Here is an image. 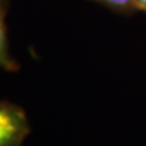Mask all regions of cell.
Listing matches in <instances>:
<instances>
[{
	"label": "cell",
	"instance_id": "obj_1",
	"mask_svg": "<svg viewBox=\"0 0 146 146\" xmlns=\"http://www.w3.org/2000/svg\"><path fill=\"white\" fill-rule=\"evenodd\" d=\"M31 130L25 110L17 104L0 100V146H22Z\"/></svg>",
	"mask_w": 146,
	"mask_h": 146
},
{
	"label": "cell",
	"instance_id": "obj_2",
	"mask_svg": "<svg viewBox=\"0 0 146 146\" xmlns=\"http://www.w3.org/2000/svg\"><path fill=\"white\" fill-rule=\"evenodd\" d=\"M0 70L6 72H17L20 70V63L11 56L9 50L4 0H0Z\"/></svg>",
	"mask_w": 146,
	"mask_h": 146
},
{
	"label": "cell",
	"instance_id": "obj_3",
	"mask_svg": "<svg viewBox=\"0 0 146 146\" xmlns=\"http://www.w3.org/2000/svg\"><path fill=\"white\" fill-rule=\"evenodd\" d=\"M91 1H95L100 5L108 7L110 10L118 13H123V15L136 11L134 0H91Z\"/></svg>",
	"mask_w": 146,
	"mask_h": 146
},
{
	"label": "cell",
	"instance_id": "obj_4",
	"mask_svg": "<svg viewBox=\"0 0 146 146\" xmlns=\"http://www.w3.org/2000/svg\"><path fill=\"white\" fill-rule=\"evenodd\" d=\"M136 11L146 12V0H134Z\"/></svg>",
	"mask_w": 146,
	"mask_h": 146
}]
</instances>
